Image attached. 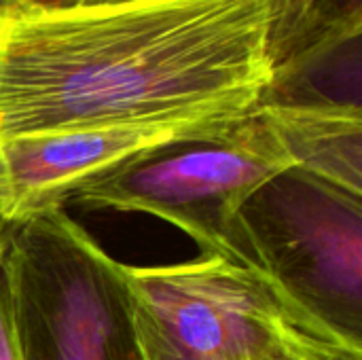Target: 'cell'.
<instances>
[{"instance_id":"4","label":"cell","mask_w":362,"mask_h":360,"mask_svg":"<svg viewBox=\"0 0 362 360\" xmlns=\"http://www.w3.org/2000/svg\"><path fill=\"white\" fill-rule=\"evenodd\" d=\"M121 265L66 210L13 225L19 360H146Z\"/></svg>"},{"instance_id":"10","label":"cell","mask_w":362,"mask_h":360,"mask_svg":"<svg viewBox=\"0 0 362 360\" xmlns=\"http://www.w3.org/2000/svg\"><path fill=\"white\" fill-rule=\"evenodd\" d=\"M11 233L13 223L0 212V360H19L11 289Z\"/></svg>"},{"instance_id":"1","label":"cell","mask_w":362,"mask_h":360,"mask_svg":"<svg viewBox=\"0 0 362 360\" xmlns=\"http://www.w3.org/2000/svg\"><path fill=\"white\" fill-rule=\"evenodd\" d=\"M272 0H0V142L221 125L272 81Z\"/></svg>"},{"instance_id":"9","label":"cell","mask_w":362,"mask_h":360,"mask_svg":"<svg viewBox=\"0 0 362 360\" xmlns=\"http://www.w3.org/2000/svg\"><path fill=\"white\" fill-rule=\"evenodd\" d=\"M325 0H272L267 53L272 70L312 42Z\"/></svg>"},{"instance_id":"2","label":"cell","mask_w":362,"mask_h":360,"mask_svg":"<svg viewBox=\"0 0 362 360\" xmlns=\"http://www.w3.org/2000/svg\"><path fill=\"white\" fill-rule=\"evenodd\" d=\"M121 272L146 360H362L252 267L204 255Z\"/></svg>"},{"instance_id":"6","label":"cell","mask_w":362,"mask_h":360,"mask_svg":"<svg viewBox=\"0 0 362 360\" xmlns=\"http://www.w3.org/2000/svg\"><path fill=\"white\" fill-rule=\"evenodd\" d=\"M229 123L87 127L2 140L0 212L8 223L19 225L28 219L64 210V204L85 182L157 146L212 134Z\"/></svg>"},{"instance_id":"12","label":"cell","mask_w":362,"mask_h":360,"mask_svg":"<svg viewBox=\"0 0 362 360\" xmlns=\"http://www.w3.org/2000/svg\"><path fill=\"white\" fill-rule=\"evenodd\" d=\"M276 360H303V359H297V356H282V359H276Z\"/></svg>"},{"instance_id":"8","label":"cell","mask_w":362,"mask_h":360,"mask_svg":"<svg viewBox=\"0 0 362 360\" xmlns=\"http://www.w3.org/2000/svg\"><path fill=\"white\" fill-rule=\"evenodd\" d=\"M362 25L333 28L272 70L259 104H339L361 108Z\"/></svg>"},{"instance_id":"3","label":"cell","mask_w":362,"mask_h":360,"mask_svg":"<svg viewBox=\"0 0 362 360\" xmlns=\"http://www.w3.org/2000/svg\"><path fill=\"white\" fill-rule=\"evenodd\" d=\"M227 261L263 272L303 312L362 348V195L301 168L240 208Z\"/></svg>"},{"instance_id":"11","label":"cell","mask_w":362,"mask_h":360,"mask_svg":"<svg viewBox=\"0 0 362 360\" xmlns=\"http://www.w3.org/2000/svg\"><path fill=\"white\" fill-rule=\"evenodd\" d=\"M36 2H47V4H78V2H98V0H36Z\"/></svg>"},{"instance_id":"5","label":"cell","mask_w":362,"mask_h":360,"mask_svg":"<svg viewBox=\"0 0 362 360\" xmlns=\"http://www.w3.org/2000/svg\"><path fill=\"white\" fill-rule=\"evenodd\" d=\"M295 166L284 140L257 106L218 132L142 153L85 182L72 199L93 210L157 216L195 240L202 255L227 259L242 204Z\"/></svg>"},{"instance_id":"7","label":"cell","mask_w":362,"mask_h":360,"mask_svg":"<svg viewBox=\"0 0 362 360\" xmlns=\"http://www.w3.org/2000/svg\"><path fill=\"white\" fill-rule=\"evenodd\" d=\"M297 168L362 195V110L339 104H259Z\"/></svg>"}]
</instances>
